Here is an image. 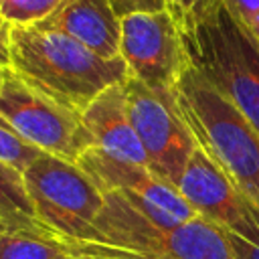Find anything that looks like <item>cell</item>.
<instances>
[{"instance_id": "cell-1", "label": "cell", "mask_w": 259, "mask_h": 259, "mask_svg": "<svg viewBox=\"0 0 259 259\" xmlns=\"http://www.w3.org/2000/svg\"><path fill=\"white\" fill-rule=\"evenodd\" d=\"M57 241L67 255L87 259H237L227 233L206 219L164 229L113 192H105L87 237Z\"/></svg>"}, {"instance_id": "cell-2", "label": "cell", "mask_w": 259, "mask_h": 259, "mask_svg": "<svg viewBox=\"0 0 259 259\" xmlns=\"http://www.w3.org/2000/svg\"><path fill=\"white\" fill-rule=\"evenodd\" d=\"M10 69L34 89L81 113L105 89L130 77L121 57L101 59L71 36L34 24L12 26Z\"/></svg>"}, {"instance_id": "cell-3", "label": "cell", "mask_w": 259, "mask_h": 259, "mask_svg": "<svg viewBox=\"0 0 259 259\" xmlns=\"http://www.w3.org/2000/svg\"><path fill=\"white\" fill-rule=\"evenodd\" d=\"M188 63L259 130V38L223 0L178 18Z\"/></svg>"}, {"instance_id": "cell-4", "label": "cell", "mask_w": 259, "mask_h": 259, "mask_svg": "<svg viewBox=\"0 0 259 259\" xmlns=\"http://www.w3.org/2000/svg\"><path fill=\"white\" fill-rule=\"evenodd\" d=\"M176 99L202 152L259 204V130L192 65L176 87Z\"/></svg>"}, {"instance_id": "cell-5", "label": "cell", "mask_w": 259, "mask_h": 259, "mask_svg": "<svg viewBox=\"0 0 259 259\" xmlns=\"http://www.w3.org/2000/svg\"><path fill=\"white\" fill-rule=\"evenodd\" d=\"M24 186L40 225L61 239H83L103 208L105 194L73 162L42 152L24 172Z\"/></svg>"}, {"instance_id": "cell-6", "label": "cell", "mask_w": 259, "mask_h": 259, "mask_svg": "<svg viewBox=\"0 0 259 259\" xmlns=\"http://www.w3.org/2000/svg\"><path fill=\"white\" fill-rule=\"evenodd\" d=\"M0 115L24 140L73 164L93 148L81 111L34 89L10 67H6L4 87L0 91Z\"/></svg>"}, {"instance_id": "cell-7", "label": "cell", "mask_w": 259, "mask_h": 259, "mask_svg": "<svg viewBox=\"0 0 259 259\" xmlns=\"http://www.w3.org/2000/svg\"><path fill=\"white\" fill-rule=\"evenodd\" d=\"M125 93L130 121L146 150L150 170L176 186L198 146L180 111L176 91H156L127 77Z\"/></svg>"}, {"instance_id": "cell-8", "label": "cell", "mask_w": 259, "mask_h": 259, "mask_svg": "<svg viewBox=\"0 0 259 259\" xmlns=\"http://www.w3.org/2000/svg\"><path fill=\"white\" fill-rule=\"evenodd\" d=\"M119 57L132 79L156 91H176L190 63L174 10L138 12L121 18Z\"/></svg>"}, {"instance_id": "cell-9", "label": "cell", "mask_w": 259, "mask_h": 259, "mask_svg": "<svg viewBox=\"0 0 259 259\" xmlns=\"http://www.w3.org/2000/svg\"><path fill=\"white\" fill-rule=\"evenodd\" d=\"M77 166L103 194H119L158 227L172 229L198 217L180 190L154 174L148 166L119 160L99 148H89L77 160Z\"/></svg>"}, {"instance_id": "cell-10", "label": "cell", "mask_w": 259, "mask_h": 259, "mask_svg": "<svg viewBox=\"0 0 259 259\" xmlns=\"http://www.w3.org/2000/svg\"><path fill=\"white\" fill-rule=\"evenodd\" d=\"M176 188L198 217L251 245H259V204H255L196 146Z\"/></svg>"}, {"instance_id": "cell-11", "label": "cell", "mask_w": 259, "mask_h": 259, "mask_svg": "<svg viewBox=\"0 0 259 259\" xmlns=\"http://www.w3.org/2000/svg\"><path fill=\"white\" fill-rule=\"evenodd\" d=\"M34 26L63 32L101 59L119 57L121 18L107 0H63Z\"/></svg>"}, {"instance_id": "cell-12", "label": "cell", "mask_w": 259, "mask_h": 259, "mask_svg": "<svg viewBox=\"0 0 259 259\" xmlns=\"http://www.w3.org/2000/svg\"><path fill=\"white\" fill-rule=\"evenodd\" d=\"M125 81L105 89L97 99H93L81 113V119L93 148H99L119 160L150 168L146 150L130 121Z\"/></svg>"}, {"instance_id": "cell-13", "label": "cell", "mask_w": 259, "mask_h": 259, "mask_svg": "<svg viewBox=\"0 0 259 259\" xmlns=\"http://www.w3.org/2000/svg\"><path fill=\"white\" fill-rule=\"evenodd\" d=\"M0 219L12 229L32 231L45 237L51 235L34 214V206L28 198L22 172L0 160Z\"/></svg>"}, {"instance_id": "cell-14", "label": "cell", "mask_w": 259, "mask_h": 259, "mask_svg": "<svg viewBox=\"0 0 259 259\" xmlns=\"http://www.w3.org/2000/svg\"><path fill=\"white\" fill-rule=\"evenodd\" d=\"M67 251L57 237H45L32 231L8 229L0 239V259H65Z\"/></svg>"}, {"instance_id": "cell-15", "label": "cell", "mask_w": 259, "mask_h": 259, "mask_svg": "<svg viewBox=\"0 0 259 259\" xmlns=\"http://www.w3.org/2000/svg\"><path fill=\"white\" fill-rule=\"evenodd\" d=\"M40 148L24 140L2 115H0V160L18 172H24L38 156Z\"/></svg>"}, {"instance_id": "cell-16", "label": "cell", "mask_w": 259, "mask_h": 259, "mask_svg": "<svg viewBox=\"0 0 259 259\" xmlns=\"http://www.w3.org/2000/svg\"><path fill=\"white\" fill-rule=\"evenodd\" d=\"M63 0H0V14L12 26H30L45 20Z\"/></svg>"}, {"instance_id": "cell-17", "label": "cell", "mask_w": 259, "mask_h": 259, "mask_svg": "<svg viewBox=\"0 0 259 259\" xmlns=\"http://www.w3.org/2000/svg\"><path fill=\"white\" fill-rule=\"evenodd\" d=\"M119 18L138 12H158L172 8V0H107Z\"/></svg>"}, {"instance_id": "cell-18", "label": "cell", "mask_w": 259, "mask_h": 259, "mask_svg": "<svg viewBox=\"0 0 259 259\" xmlns=\"http://www.w3.org/2000/svg\"><path fill=\"white\" fill-rule=\"evenodd\" d=\"M225 6L249 28L255 24L259 16V0H223Z\"/></svg>"}, {"instance_id": "cell-19", "label": "cell", "mask_w": 259, "mask_h": 259, "mask_svg": "<svg viewBox=\"0 0 259 259\" xmlns=\"http://www.w3.org/2000/svg\"><path fill=\"white\" fill-rule=\"evenodd\" d=\"M229 241H231V247H233V253L237 259H259V245H251L235 235H229Z\"/></svg>"}, {"instance_id": "cell-20", "label": "cell", "mask_w": 259, "mask_h": 259, "mask_svg": "<svg viewBox=\"0 0 259 259\" xmlns=\"http://www.w3.org/2000/svg\"><path fill=\"white\" fill-rule=\"evenodd\" d=\"M10 32L12 24L0 14V65L10 67Z\"/></svg>"}, {"instance_id": "cell-21", "label": "cell", "mask_w": 259, "mask_h": 259, "mask_svg": "<svg viewBox=\"0 0 259 259\" xmlns=\"http://www.w3.org/2000/svg\"><path fill=\"white\" fill-rule=\"evenodd\" d=\"M200 2H204V0H172V10H174L176 18H182L184 14L194 10Z\"/></svg>"}, {"instance_id": "cell-22", "label": "cell", "mask_w": 259, "mask_h": 259, "mask_svg": "<svg viewBox=\"0 0 259 259\" xmlns=\"http://www.w3.org/2000/svg\"><path fill=\"white\" fill-rule=\"evenodd\" d=\"M4 77H6V67L0 65V91H2V87H4Z\"/></svg>"}, {"instance_id": "cell-23", "label": "cell", "mask_w": 259, "mask_h": 259, "mask_svg": "<svg viewBox=\"0 0 259 259\" xmlns=\"http://www.w3.org/2000/svg\"><path fill=\"white\" fill-rule=\"evenodd\" d=\"M8 229H12V227H10V225H6V223H2V221H0V239H2V237H4V233H6V231H8Z\"/></svg>"}, {"instance_id": "cell-24", "label": "cell", "mask_w": 259, "mask_h": 259, "mask_svg": "<svg viewBox=\"0 0 259 259\" xmlns=\"http://www.w3.org/2000/svg\"><path fill=\"white\" fill-rule=\"evenodd\" d=\"M251 32H253V34H255V36L259 38V16H257V20H255V24L251 26Z\"/></svg>"}, {"instance_id": "cell-25", "label": "cell", "mask_w": 259, "mask_h": 259, "mask_svg": "<svg viewBox=\"0 0 259 259\" xmlns=\"http://www.w3.org/2000/svg\"><path fill=\"white\" fill-rule=\"evenodd\" d=\"M65 259H87V257H75V255H67Z\"/></svg>"}, {"instance_id": "cell-26", "label": "cell", "mask_w": 259, "mask_h": 259, "mask_svg": "<svg viewBox=\"0 0 259 259\" xmlns=\"http://www.w3.org/2000/svg\"><path fill=\"white\" fill-rule=\"evenodd\" d=\"M0 221H2V219H0ZM2 223H4V221H2Z\"/></svg>"}]
</instances>
